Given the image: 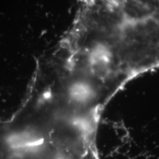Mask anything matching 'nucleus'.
Listing matches in <instances>:
<instances>
[{"instance_id":"nucleus-1","label":"nucleus","mask_w":159,"mask_h":159,"mask_svg":"<svg viewBox=\"0 0 159 159\" xmlns=\"http://www.w3.org/2000/svg\"><path fill=\"white\" fill-rule=\"evenodd\" d=\"M83 159H100L99 156H87Z\"/></svg>"}]
</instances>
